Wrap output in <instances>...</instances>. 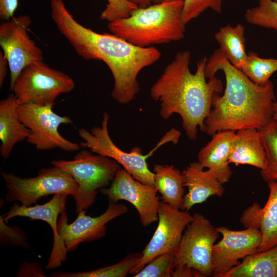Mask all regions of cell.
<instances>
[{"label":"cell","mask_w":277,"mask_h":277,"mask_svg":"<svg viewBox=\"0 0 277 277\" xmlns=\"http://www.w3.org/2000/svg\"><path fill=\"white\" fill-rule=\"evenodd\" d=\"M51 16L59 32L85 60L104 62L114 80L111 96L127 104L140 91L137 76L144 68L161 57L154 47H141L111 33H99L82 25L67 9L63 0H50Z\"/></svg>","instance_id":"cell-1"},{"label":"cell","mask_w":277,"mask_h":277,"mask_svg":"<svg viewBox=\"0 0 277 277\" xmlns=\"http://www.w3.org/2000/svg\"><path fill=\"white\" fill-rule=\"evenodd\" d=\"M222 71L226 80L223 95L213 94L211 109L204 122L203 132L212 136L220 131H233L265 126L272 118L275 101L274 86L270 80L259 86L232 65L222 51L217 49L207 58V78Z\"/></svg>","instance_id":"cell-2"},{"label":"cell","mask_w":277,"mask_h":277,"mask_svg":"<svg viewBox=\"0 0 277 277\" xmlns=\"http://www.w3.org/2000/svg\"><path fill=\"white\" fill-rule=\"evenodd\" d=\"M190 58L189 51L177 52L151 87L150 95L154 101L160 102L161 117L168 120L174 114H179L187 136L194 140L198 128L203 131L213 94L220 93L223 85L215 76L207 81L206 57L198 61L194 73L189 68Z\"/></svg>","instance_id":"cell-3"},{"label":"cell","mask_w":277,"mask_h":277,"mask_svg":"<svg viewBox=\"0 0 277 277\" xmlns=\"http://www.w3.org/2000/svg\"><path fill=\"white\" fill-rule=\"evenodd\" d=\"M183 0L153 4L138 8L131 15L108 24L111 33L141 47L168 44L183 39Z\"/></svg>","instance_id":"cell-4"},{"label":"cell","mask_w":277,"mask_h":277,"mask_svg":"<svg viewBox=\"0 0 277 277\" xmlns=\"http://www.w3.org/2000/svg\"><path fill=\"white\" fill-rule=\"evenodd\" d=\"M109 119V114L105 112L101 126L93 127L90 131L83 128L78 129L79 136L84 141L80 143V147L89 148L93 153L115 160L136 180L154 186V173L149 170L147 160L165 144L178 143L181 132L171 128L147 154H144L139 147H133L130 152H127L119 148L112 141L108 129Z\"/></svg>","instance_id":"cell-5"},{"label":"cell","mask_w":277,"mask_h":277,"mask_svg":"<svg viewBox=\"0 0 277 277\" xmlns=\"http://www.w3.org/2000/svg\"><path fill=\"white\" fill-rule=\"evenodd\" d=\"M51 164L64 169L77 184L72 195L77 214L93 205L97 190L111 184L121 168L115 160L86 150L80 151L72 160H54Z\"/></svg>","instance_id":"cell-6"},{"label":"cell","mask_w":277,"mask_h":277,"mask_svg":"<svg viewBox=\"0 0 277 277\" xmlns=\"http://www.w3.org/2000/svg\"><path fill=\"white\" fill-rule=\"evenodd\" d=\"M75 85L69 75L40 61L23 69L11 91L19 104H55L58 96L71 92Z\"/></svg>","instance_id":"cell-7"},{"label":"cell","mask_w":277,"mask_h":277,"mask_svg":"<svg viewBox=\"0 0 277 277\" xmlns=\"http://www.w3.org/2000/svg\"><path fill=\"white\" fill-rule=\"evenodd\" d=\"M42 168L37 176L21 178L13 174L2 172L8 191V202L19 201L22 205L31 206L48 195L65 193L74 194L78 185L72 176L61 167L54 166Z\"/></svg>","instance_id":"cell-8"},{"label":"cell","mask_w":277,"mask_h":277,"mask_svg":"<svg viewBox=\"0 0 277 277\" xmlns=\"http://www.w3.org/2000/svg\"><path fill=\"white\" fill-rule=\"evenodd\" d=\"M54 104L28 103L18 105V117L30 131L27 142L41 150L55 148L66 152L78 150L80 145L66 139L59 133L58 128L61 124H71L73 121L69 116L53 112Z\"/></svg>","instance_id":"cell-9"},{"label":"cell","mask_w":277,"mask_h":277,"mask_svg":"<svg viewBox=\"0 0 277 277\" xmlns=\"http://www.w3.org/2000/svg\"><path fill=\"white\" fill-rule=\"evenodd\" d=\"M185 228L175 253V267L185 266L202 277L211 276L213 245L220 233L203 214L195 213Z\"/></svg>","instance_id":"cell-10"},{"label":"cell","mask_w":277,"mask_h":277,"mask_svg":"<svg viewBox=\"0 0 277 277\" xmlns=\"http://www.w3.org/2000/svg\"><path fill=\"white\" fill-rule=\"evenodd\" d=\"M31 23L30 16L21 15L13 17L0 26V45L8 61L10 91L25 67L43 60L42 50L28 34Z\"/></svg>","instance_id":"cell-11"},{"label":"cell","mask_w":277,"mask_h":277,"mask_svg":"<svg viewBox=\"0 0 277 277\" xmlns=\"http://www.w3.org/2000/svg\"><path fill=\"white\" fill-rule=\"evenodd\" d=\"M158 224L149 243L141 252L137 265L129 274L133 276L156 256L167 252L175 253L183 232L193 219L188 211L176 208L160 202L158 213Z\"/></svg>","instance_id":"cell-12"},{"label":"cell","mask_w":277,"mask_h":277,"mask_svg":"<svg viewBox=\"0 0 277 277\" xmlns=\"http://www.w3.org/2000/svg\"><path fill=\"white\" fill-rule=\"evenodd\" d=\"M100 191L107 196L109 202L117 203L125 200L131 203L136 210L144 227L158 220L161 201L156 188L136 180L123 168L118 170L109 188H102Z\"/></svg>","instance_id":"cell-13"},{"label":"cell","mask_w":277,"mask_h":277,"mask_svg":"<svg viewBox=\"0 0 277 277\" xmlns=\"http://www.w3.org/2000/svg\"><path fill=\"white\" fill-rule=\"evenodd\" d=\"M217 229L222 238L213 247L212 276L223 277L240 263L239 260L258 252L262 234L260 229L253 228L234 230L220 226Z\"/></svg>","instance_id":"cell-14"},{"label":"cell","mask_w":277,"mask_h":277,"mask_svg":"<svg viewBox=\"0 0 277 277\" xmlns=\"http://www.w3.org/2000/svg\"><path fill=\"white\" fill-rule=\"evenodd\" d=\"M127 212L128 208L124 204L109 202L108 208L101 215L91 217L86 215V210H82L75 220L68 224V215L64 211L60 214L58 220V233L68 252H70L82 243L90 242L104 237L106 224Z\"/></svg>","instance_id":"cell-15"},{"label":"cell","mask_w":277,"mask_h":277,"mask_svg":"<svg viewBox=\"0 0 277 277\" xmlns=\"http://www.w3.org/2000/svg\"><path fill=\"white\" fill-rule=\"evenodd\" d=\"M67 194L57 193L47 203L34 206H25L14 203L9 210L2 215L7 223L15 216L27 217L31 220H41L46 222L52 229L53 244L46 269H54L67 259L68 251L57 231L58 215L65 211Z\"/></svg>","instance_id":"cell-16"},{"label":"cell","mask_w":277,"mask_h":277,"mask_svg":"<svg viewBox=\"0 0 277 277\" xmlns=\"http://www.w3.org/2000/svg\"><path fill=\"white\" fill-rule=\"evenodd\" d=\"M204 169L197 162L190 163L182 171L183 185L188 191L184 196L181 210L189 211L212 195L221 197L224 193L223 184L209 170Z\"/></svg>","instance_id":"cell-17"},{"label":"cell","mask_w":277,"mask_h":277,"mask_svg":"<svg viewBox=\"0 0 277 277\" xmlns=\"http://www.w3.org/2000/svg\"><path fill=\"white\" fill-rule=\"evenodd\" d=\"M235 135L233 131L216 132L197 155L201 166L209 170L223 185L229 181L232 174L228 159Z\"/></svg>","instance_id":"cell-18"},{"label":"cell","mask_w":277,"mask_h":277,"mask_svg":"<svg viewBox=\"0 0 277 277\" xmlns=\"http://www.w3.org/2000/svg\"><path fill=\"white\" fill-rule=\"evenodd\" d=\"M18 105L14 94L0 102V153L4 159H8L14 146L27 139L30 134L29 130L18 117Z\"/></svg>","instance_id":"cell-19"},{"label":"cell","mask_w":277,"mask_h":277,"mask_svg":"<svg viewBox=\"0 0 277 277\" xmlns=\"http://www.w3.org/2000/svg\"><path fill=\"white\" fill-rule=\"evenodd\" d=\"M228 163L236 166L248 165L261 170L265 168L266 152L258 129L247 128L235 132Z\"/></svg>","instance_id":"cell-20"},{"label":"cell","mask_w":277,"mask_h":277,"mask_svg":"<svg viewBox=\"0 0 277 277\" xmlns=\"http://www.w3.org/2000/svg\"><path fill=\"white\" fill-rule=\"evenodd\" d=\"M154 187L162 201L181 209L185 195L182 172L173 165L156 164L153 167Z\"/></svg>","instance_id":"cell-21"},{"label":"cell","mask_w":277,"mask_h":277,"mask_svg":"<svg viewBox=\"0 0 277 277\" xmlns=\"http://www.w3.org/2000/svg\"><path fill=\"white\" fill-rule=\"evenodd\" d=\"M223 277H277V245L246 256Z\"/></svg>","instance_id":"cell-22"},{"label":"cell","mask_w":277,"mask_h":277,"mask_svg":"<svg viewBox=\"0 0 277 277\" xmlns=\"http://www.w3.org/2000/svg\"><path fill=\"white\" fill-rule=\"evenodd\" d=\"M214 38L227 60L241 70L247 56L244 26L241 24L234 26L228 24L219 29Z\"/></svg>","instance_id":"cell-23"},{"label":"cell","mask_w":277,"mask_h":277,"mask_svg":"<svg viewBox=\"0 0 277 277\" xmlns=\"http://www.w3.org/2000/svg\"><path fill=\"white\" fill-rule=\"evenodd\" d=\"M269 194L262 209L259 229L262 242L258 251H263L277 245V180L267 183Z\"/></svg>","instance_id":"cell-24"},{"label":"cell","mask_w":277,"mask_h":277,"mask_svg":"<svg viewBox=\"0 0 277 277\" xmlns=\"http://www.w3.org/2000/svg\"><path fill=\"white\" fill-rule=\"evenodd\" d=\"M266 152L267 165L261 170L263 179L267 183L277 180V120L272 118L259 130Z\"/></svg>","instance_id":"cell-25"},{"label":"cell","mask_w":277,"mask_h":277,"mask_svg":"<svg viewBox=\"0 0 277 277\" xmlns=\"http://www.w3.org/2000/svg\"><path fill=\"white\" fill-rule=\"evenodd\" d=\"M141 253L128 254L120 262L114 265L100 268L96 270L71 272H54L51 276L54 277H125L138 263Z\"/></svg>","instance_id":"cell-26"},{"label":"cell","mask_w":277,"mask_h":277,"mask_svg":"<svg viewBox=\"0 0 277 277\" xmlns=\"http://www.w3.org/2000/svg\"><path fill=\"white\" fill-rule=\"evenodd\" d=\"M241 70L253 83L264 86L277 71V59L261 57L257 53L250 51Z\"/></svg>","instance_id":"cell-27"},{"label":"cell","mask_w":277,"mask_h":277,"mask_svg":"<svg viewBox=\"0 0 277 277\" xmlns=\"http://www.w3.org/2000/svg\"><path fill=\"white\" fill-rule=\"evenodd\" d=\"M245 18L249 24L277 31V2L259 0L258 6L246 10Z\"/></svg>","instance_id":"cell-28"},{"label":"cell","mask_w":277,"mask_h":277,"mask_svg":"<svg viewBox=\"0 0 277 277\" xmlns=\"http://www.w3.org/2000/svg\"><path fill=\"white\" fill-rule=\"evenodd\" d=\"M175 267V253L160 254L148 263L134 277H172Z\"/></svg>","instance_id":"cell-29"},{"label":"cell","mask_w":277,"mask_h":277,"mask_svg":"<svg viewBox=\"0 0 277 277\" xmlns=\"http://www.w3.org/2000/svg\"><path fill=\"white\" fill-rule=\"evenodd\" d=\"M182 19L185 25L208 9L221 13L225 0H183Z\"/></svg>","instance_id":"cell-30"},{"label":"cell","mask_w":277,"mask_h":277,"mask_svg":"<svg viewBox=\"0 0 277 277\" xmlns=\"http://www.w3.org/2000/svg\"><path fill=\"white\" fill-rule=\"evenodd\" d=\"M108 4L102 12L101 19L109 23L126 18L138 7L128 0H107Z\"/></svg>","instance_id":"cell-31"},{"label":"cell","mask_w":277,"mask_h":277,"mask_svg":"<svg viewBox=\"0 0 277 277\" xmlns=\"http://www.w3.org/2000/svg\"><path fill=\"white\" fill-rule=\"evenodd\" d=\"M2 216L0 218V241L2 245L13 246L29 247L27 236L17 226L9 227L6 224Z\"/></svg>","instance_id":"cell-32"},{"label":"cell","mask_w":277,"mask_h":277,"mask_svg":"<svg viewBox=\"0 0 277 277\" xmlns=\"http://www.w3.org/2000/svg\"><path fill=\"white\" fill-rule=\"evenodd\" d=\"M262 208L257 203L245 210L241 217L240 221L246 228L259 229Z\"/></svg>","instance_id":"cell-33"},{"label":"cell","mask_w":277,"mask_h":277,"mask_svg":"<svg viewBox=\"0 0 277 277\" xmlns=\"http://www.w3.org/2000/svg\"><path fill=\"white\" fill-rule=\"evenodd\" d=\"M16 276H45L40 264L32 262H22L19 267Z\"/></svg>","instance_id":"cell-34"},{"label":"cell","mask_w":277,"mask_h":277,"mask_svg":"<svg viewBox=\"0 0 277 277\" xmlns=\"http://www.w3.org/2000/svg\"><path fill=\"white\" fill-rule=\"evenodd\" d=\"M18 5V0H0V18L8 21L12 18Z\"/></svg>","instance_id":"cell-35"},{"label":"cell","mask_w":277,"mask_h":277,"mask_svg":"<svg viewBox=\"0 0 277 277\" xmlns=\"http://www.w3.org/2000/svg\"><path fill=\"white\" fill-rule=\"evenodd\" d=\"M172 277H202L195 269L185 266L175 267L173 271Z\"/></svg>","instance_id":"cell-36"},{"label":"cell","mask_w":277,"mask_h":277,"mask_svg":"<svg viewBox=\"0 0 277 277\" xmlns=\"http://www.w3.org/2000/svg\"><path fill=\"white\" fill-rule=\"evenodd\" d=\"M8 61L3 51H0V87L4 84L7 72Z\"/></svg>","instance_id":"cell-37"},{"label":"cell","mask_w":277,"mask_h":277,"mask_svg":"<svg viewBox=\"0 0 277 277\" xmlns=\"http://www.w3.org/2000/svg\"><path fill=\"white\" fill-rule=\"evenodd\" d=\"M136 5L138 8H145L152 5L151 0H128Z\"/></svg>","instance_id":"cell-38"},{"label":"cell","mask_w":277,"mask_h":277,"mask_svg":"<svg viewBox=\"0 0 277 277\" xmlns=\"http://www.w3.org/2000/svg\"><path fill=\"white\" fill-rule=\"evenodd\" d=\"M273 118L277 120V102L275 101L273 104Z\"/></svg>","instance_id":"cell-39"},{"label":"cell","mask_w":277,"mask_h":277,"mask_svg":"<svg viewBox=\"0 0 277 277\" xmlns=\"http://www.w3.org/2000/svg\"><path fill=\"white\" fill-rule=\"evenodd\" d=\"M175 1V0H151L152 4H157V3H163L165 2H168V1Z\"/></svg>","instance_id":"cell-40"},{"label":"cell","mask_w":277,"mask_h":277,"mask_svg":"<svg viewBox=\"0 0 277 277\" xmlns=\"http://www.w3.org/2000/svg\"><path fill=\"white\" fill-rule=\"evenodd\" d=\"M273 1H275V2H277V0H273Z\"/></svg>","instance_id":"cell-41"}]
</instances>
